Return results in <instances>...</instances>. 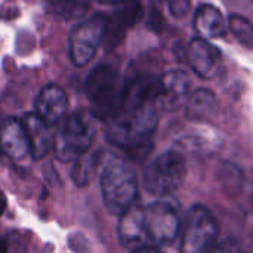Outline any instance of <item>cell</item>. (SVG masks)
I'll return each mask as SVG.
<instances>
[{
  "label": "cell",
  "mask_w": 253,
  "mask_h": 253,
  "mask_svg": "<svg viewBox=\"0 0 253 253\" xmlns=\"http://www.w3.org/2000/svg\"><path fill=\"white\" fill-rule=\"evenodd\" d=\"M127 82L120 77L116 62L98 64L86 79L84 90L93 113L101 119H114L123 108Z\"/></svg>",
  "instance_id": "6da1fadb"
},
{
  "label": "cell",
  "mask_w": 253,
  "mask_h": 253,
  "mask_svg": "<svg viewBox=\"0 0 253 253\" xmlns=\"http://www.w3.org/2000/svg\"><path fill=\"white\" fill-rule=\"evenodd\" d=\"M101 191L105 208L122 215L132 208L138 196V182L132 168L120 159H110L101 172Z\"/></svg>",
  "instance_id": "7a4b0ae2"
},
{
  "label": "cell",
  "mask_w": 253,
  "mask_h": 253,
  "mask_svg": "<svg viewBox=\"0 0 253 253\" xmlns=\"http://www.w3.org/2000/svg\"><path fill=\"white\" fill-rule=\"evenodd\" d=\"M187 176V165L182 154L166 151L153 159L142 176L144 188L156 197H168L176 193Z\"/></svg>",
  "instance_id": "3957f363"
},
{
  "label": "cell",
  "mask_w": 253,
  "mask_h": 253,
  "mask_svg": "<svg viewBox=\"0 0 253 253\" xmlns=\"http://www.w3.org/2000/svg\"><path fill=\"white\" fill-rule=\"evenodd\" d=\"M95 126L87 113H73L68 116L53 138V151L61 162L80 159L92 145Z\"/></svg>",
  "instance_id": "277c9868"
},
{
  "label": "cell",
  "mask_w": 253,
  "mask_h": 253,
  "mask_svg": "<svg viewBox=\"0 0 253 253\" xmlns=\"http://www.w3.org/2000/svg\"><path fill=\"white\" fill-rule=\"evenodd\" d=\"M142 230L148 248H160L173 243L181 230L176 209L163 202L142 208Z\"/></svg>",
  "instance_id": "5b68a950"
},
{
  "label": "cell",
  "mask_w": 253,
  "mask_h": 253,
  "mask_svg": "<svg viewBox=\"0 0 253 253\" xmlns=\"http://www.w3.org/2000/svg\"><path fill=\"white\" fill-rule=\"evenodd\" d=\"M218 224L213 215L202 205L193 206L185 218L182 228V253H205L215 245Z\"/></svg>",
  "instance_id": "8992f818"
},
{
  "label": "cell",
  "mask_w": 253,
  "mask_h": 253,
  "mask_svg": "<svg viewBox=\"0 0 253 253\" xmlns=\"http://www.w3.org/2000/svg\"><path fill=\"white\" fill-rule=\"evenodd\" d=\"M107 21L105 15H95L74 27L70 34V56L74 65L84 67L93 59L104 40Z\"/></svg>",
  "instance_id": "52a82bcc"
},
{
  "label": "cell",
  "mask_w": 253,
  "mask_h": 253,
  "mask_svg": "<svg viewBox=\"0 0 253 253\" xmlns=\"http://www.w3.org/2000/svg\"><path fill=\"white\" fill-rule=\"evenodd\" d=\"M191 77L182 70H172L163 74L157 83V108L165 111L179 108L191 93Z\"/></svg>",
  "instance_id": "ba28073f"
},
{
  "label": "cell",
  "mask_w": 253,
  "mask_h": 253,
  "mask_svg": "<svg viewBox=\"0 0 253 253\" xmlns=\"http://www.w3.org/2000/svg\"><path fill=\"white\" fill-rule=\"evenodd\" d=\"M185 59L202 79H213L222 67V53L205 39H194L185 49Z\"/></svg>",
  "instance_id": "9c48e42d"
},
{
  "label": "cell",
  "mask_w": 253,
  "mask_h": 253,
  "mask_svg": "<svg viewBox=\"0 0 253 253\" xmlns=\"http://www.w3.org/2000/svg\"><path fill=\"white\" fill-rule=\"evenodd\" d=\"M0 147L4 154L13 162H24L31 157L28 138L22 122L15 117H9L0 127Z\"/></svg>",
  "instance_id": "30bf717a"
},
{
  "label": "cell",
  "mask_w": 253,
  "mask_h": 253,
  "mask_svg": "<svg viewBox=\"0 0 253 253\" xmlns=\"http://www.w3.org/2000/svg\"><path fill=\"white\" fill-rule=\"evenodd\" d=\"M142 16V6L136 0H130L125 3L122 7L116 10V13L108 18L107 27H105V34L104 40L105 46L116 47L125 37V33L127 28H130L133 24H136Z\"/></svg>",
  "instance_id": "8fae6325"
},
{
  "label": "cell",
  "mask_w": 253,
  "mask_h": 253,
  "mask_svg": "<svg viewBox=\"0 0 253 253\" xmlns=\"http://www.w3.org/2000/svg\"><path fill=\"white\" fill-rule=\"evenodd\" d=\"M36 116L42 119L46 125L52 126L58 123L68 107V99L65 92L56 84L44 86L36 98Z\"/></svg>",
  "instance_id": "7c38bea8"
},
{
  "label": "cell",
  "mask_w": 253,
  "mask_h": 253,
  "mask_svg": "<svg viewBox=\"0 0 253 253\" xmlns=\"http://www.w3.org/2000/svg\"><path fill=\"white\" fill-rule=\"evenodd\" d=\"M119 239L125 248L133 252L148 248L142 230V208L132 206L120 215Z\"/></svg>",
  "instance_id": "4fadbf2b"
},
{
  "label": "cell",
  "mask_w": 253,
  "mask_h": 253,
  "mask_svg": "<svg viewBox=\"0 0 253 253\" xmlns=\"http://www.w3.org/2000/svg\"><path fill=\"white\" fill-rule=\"evenodd\" d=\"M22 125L25 127V133L28 138L31 157L34 160L43 159L49 153V150L53 144L50 126L46 125L36 114H28Z\"/></svg>",
  "instance_id": "5bb4252c"
},
{
  "label": "cell",
  "mask_w": 253,
  "mask_h": 253,
  "mask_svg": "<svg viewBox=\"0 0 253 253\" xmlns=\"http://www.w3.org/2000/svg\"><path fill=\"white\" fill-rule=\"evenodd\" d=\"M194 28L202 39H218L227 33V21L221 10L212 4H202L194 15Z\"/></svg>",
  "instance_id": "9a60e30c"
},
{
  "label": "cell",
  "mask_w": 253,
  "mask_h": 253,
  "mask_svg": "<svg viewBox=\"0 0 253 253\" xmlns=\"http://www.w3.org/2000/svg\"><path fill=\"white\" fill-rule=\"evenodd\" d=\"M218 111V101L212 90L197 89L191 92L185 101V114L191 120H209Z\"/></svg>",
  "instance_id": "2e32d148"
},
{
  "label": "cell",
  "mask_w": 253,
  "mask_h": 253,
  "mask_svg": "<svg viewBox=\"0 0 253 253\" xmlns=\"http://www.w3.org/2000/svg\"><path fill=\"white\" fill-rule=\"evenodd\" d=\"M46 1L56 15L65 19H74L82 16L87 7L86 0H46Z\"/></svg>",
  "instance_id": "e0dca14e"
},
{
  "label": "cell",
  "mask_w": 253,
  "mask_h": 253,
  "mask_svg": "<svg viewBox=\"0 0 253 253\" xmlns=\"http://www.w3.org/2000/svg\"><path fill=\"white\" fill-rule=\"evenodd\" d=\"M228 27L236 39L246 47L253 46V28L251 21L242 15H231L228 18Z\"/></svg>",
  "instance_id": "ac0fdd59"
},
{
  "label": "cell",
  "mask_w": 253,
  "mask_h": 253,
  "mask_svg": "<svg viewBox=\"0 0 253 253\" xmlns=\"http://www.w3.org/2000/svg\"><path fill=\"white\" fill-rule=\"evenodd\" d=\"M175 18H184L191 6V0H165Z\"/></svg>",
  "instance_id": "d6986e66"
},
{
  "label": "cell",
  "mask_w": 253,
  "mask_h": 253,
  "mask_svg": "<svg viewBox=\"0 0 253 253\" xmlns=\"http://www.w3.org/2000/svg\"><path fill=\"white\" fill-rule=\"evenodd\" d=\"M205 253H240V248L236 240L227 239L218 245H213L211 249H208Z\"/></svg>",
  "instance_id": "ffe728a7"
},
{
  "label": "cell",
  "mask_w": 253,
  "mask_h": 253,
  "mask_svg": "<svg viewBox=\"0 0 253 253\" xmlns=\"http://www.w3.org/2000/svg\"><path fill=\"white\" fill-rule=\"evenodd\" d=\"M135 253H162L157 248H144V249H139Z\"/></svg>",
  "instance_id": "44dd1931"
},
{
  "label": "cell",
  "mask_w": 253,
  "mask_h": 253,
  "mask_svg": "<svg viewBox=\"0 0 253 253\" xmlns=\"http://www.w3.org/2000/svg\"><path fill=\"white\" fill-rule=\"evenodd\" d=\"M4 208H6V199H4V194H3L1 190H0V215L3 213Z\"/></svg>",
  "instance_id": "7402d4cb"
},
{
  "label": "cell",
  "mask_w": 253,
  "mask_h": 253,
  "mask_svg": "<svg viewBox=\"0 0 253 253\" xmlns=\"http://www.w3.org/2000/svg\"><path fill=\"white\" fill-rule=\"evenodd\" d=\"M0 253H7V242L0 237Z\"/></svg>",
  "instance_id": "603a6c76"
},
{
  "label": "cell",
  "mask_w": 253,
  "mask_h": 253,
  "mask_svg": "<svg viewBox=\"0 0 253 253\" xmlns=\"http://www.w3.org/2000/svg\"><path fill=\"white\" fill-rule=\"evenodd\" d=\"M102 4H116V3H122L123 0H96Z\"/></svg>",
  "instance_id": "cb8c5ba5"
}]
</instances>
